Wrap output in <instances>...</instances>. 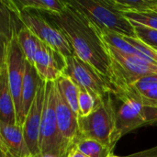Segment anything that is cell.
<instances>
[{"instance_id":"6da1fadb","label":"cell","mask_w":157,"mask_h":157,"mask_svg":"<svg viewBox=\"0 0 157 157\" xmlns=\"http://www.w3.org/2000/svg\"><path fill=\"white\" fill-rule=\"evenodd\" d=\"M45 16L66 37L75 54L109 80L110 55L102 30L67 1L65 9Z\"/></svg>"},{"instance_id":"7a4b0ae2","label":"cell","mask_w":157,"mask_h":157,"mask_svg":"<svg viewBox=\"0 0 157 157\" xmlns=\"http://www.w3.org/2000/svg\"><path fill=\"white\" fill-rule=\"evenodd\" d=\"M112 96L113 94H110L98 103L88 116L78 117L79 138L94 139L114 149L120 138L117 132L116 108Z\"/></svg>"},{"instance_id":"3957f363","label":"cell","mask_w":157,"mask_h":157,"mask_svg":"<svg viewBox=\"0 0 157 157\" xmlns=\"http://www.w3.org/2000/svg\"><path fill=\"white\" fill-rule=\"evenodd\" d=\"M113 96L121 101V106L116 109L117 132L120 139L140 127L157 124V106L142 101L125 88L117 89Z\"/></svg>"},{"instance_id":"277c9868","label":"cell","mask_w":157,"mask_h":157,"mask_svg":"<svg viewBox=\"0 0 157 157\" xmlns=\"http://www.w3.org/2000/svg\"><path fill=\"white\" fill-rule=\"evenodd\" d=\"M56 81L46 82L44 106L40 132V155L67 157L68 150L62 137L56 116Z\"/></svg>"},{"instance_id":"5b68a950","label":"cell","mask_w":157,"mask_h":157,"mask_svg":"<svg viewBox=\"0 0 157 157\" xmlns=\"http://www.w3.org/2000/svg\"><path fill=\"white\" fill-rule=\"evenodd\" d=\"M68 3L82 12L102 31L134 37V27L109 0H73Z\"/></svg>"},{"instance_id":"8992f818","label":"cell","mask_w":157,"mask_h":157,"mask_svg":"<svg viewBox=\"0 0 157 157\" xmlns=\"http://www.w3.org/2000/svg\"><path fill=\"white\" fill-rule=\"evenodd\" d=\"M108 49L111 60L109 82L115 91L117 88L133 84L142 77L157 75V63L137 55L121 52L109 45Z\"/></svg>"},{"instance_id":"52a82bcc","label":"cell","mask_w":157,"mask_h":157,"mask_svg":"<svg viewBox=\"0 0 157 157\" xmlns=\"http://www.w3.org/2000/svg\"><path fill=\"white\" fill-rule=\"evenodd\" d=\"M2 2L15 15L19 22L32 31L40 41L52 47L65 59L75 53L64 34L45 16H42L40 12L18 10L6 5L4 0H2Z\"/></svg>"},{"instance_id":"ba28073f","label":"cell","mask_w":157,"mask_h":157,"mask_svg":"<svg viewBox=\"0 0 157 157\" xmlns=\"http://www.w3.org/2000/svg\"><path fill=\"white\" fill-rule=\"evenodd\" d=\"M63 75L69 76L80 88L89 92L97 104L107 96L115 94V88L109 80L75 53L66 58Z\"/></svg>"},{"instance_id":"9c48e42d","label":"cell","mask_w":157,"mask_h":157,"mask_svg":"<svg viewBox=\"0 0 157 157\" xmlns=\"http://www.w3.org/2000/svg\"><path fill=\"white\" fill-rule=\"evenodd\" d=\"M17 31L8 42L1 43V57H5L7 65V74L9 85L14 99L17 125L22 126L21 117V98L24 82L25 62L26 58L20 49L17 38Z\"/></svg>"},{"instance_id":"30bf717a","label":"cell","mask_w":157,"mask_h":157,"mask_svg":"<svg viewBox=\"0 0 157 157\" xmlns=\"http://www.w3.org/2000/svg\"><path fill=\"white\" fill-rule=\"evenodd\" d=\"M45 90L46 82L43 81L38 89L33 104L22 125L24 138L32 157H38L40 155L39 143L45 98Z\"/></svg>"},{"instance_id":"8fae6325","label":"cell","mask_w":157,"mask_h":157,"mask_svg":"<svg viewBox=\"0 0 157 157\" xmlns=\"http://www.w3.org/2000/svg\"><path fill=\"white\" fill-rule=\"evenodd\" d=\"M66 59L41 41L34 58V67L44 82H55L63 75Z\"/></svg>"},{"instance_id":"7c38bea8","label":"cell","mask_w":157,"mask_h":157,"mask_svg":"<svg viewBox=\"0 0 157 157\" xmlns=\"http://www.w3.org/2000/svg\"><path fill=\"white\" fill-rule=\"evenodd\" d=\"M56 116L58 126L63 139L68 153L75 147V144L79 139L78 116L74 112L69 104L63 98L56 83Z\"/></svg>"},{"instance_id":"4fadbf2b","label":"cell","mask_w":157,"mask_h":157,"mask_svg":"<svg viewBox=\"0 0 157 157\" xmlns=\"http://www.w3.org/2000/svg\"><path fill=\"white\" fill-rule=\"evenodd\" d=\"M0 144L13 157H32L24 138L22 126L0 121Z\"/></svg>"},{"instance_id":"5bb4252c","label":"cell","mask_w":157,"mask_h":157,"mask_svg":"<svg viewBox=\"0 0 157 157\" xmlns=\"http://www.w3.org/2000/svg\"><path fill=\"white\" fill-rule=\"evenodd\" d=\"M0 121L8 124H17L5 57H0Z\"/></svg>"},{"instance_id":"9a60e30c","label":"cell","mask_w":157,"mask_h":157,"mask_svg":"<svg viewBox=\"0 0 157 157\" xmlns=\"http://www.w3.org/2000/svg\"><path fill=\"white\" fill-rule=\"evenodd\" d=\"M42 82L43 81L40 79V75H38L34 65L26 60L24 82H23V88H22V98H21V117L23 122L33 104L38 89Z\"/></svg>"},{"instance_id":"2e32d148","label":"cell","mask_w":157,"mask_h":157,"mask_svg":"<svg viewBox=\"0 0 157 157\" xmlns=\"http://www.w3.org/2000/svg\"><path fill=\"white\" fill-rule=\"evenodd\" d=\"M120 88L127 89L136 98L149 105L157 106V75L142 77L133 84Z\"/></svg>"},{"instance_id":"e0dca14e","label":"cell","mask_w":157,"mask_h":157,"mask_svg":"<svg viewBox=\"0 0 157 157\" xmlns=\"http://www.w3.org/2000/svg\"><path fill=\"white\" fill-rule=\"evenodd\" d=\"M6 5L18 10H31L37 12H45L58 14L63 12L67 6V1L59 0H18L5 1Z\"/></svg>"},{"instance_id":"ac0fdd59","label":"cell","mask_w":157,"mask_h":157,"mask_svg":"<svg viewBox=\"0 0 157 157\" xmlns=\"http://www.w3.org/2000/svg\"><path fill=\"white\" fill-rule=\"evenodd\" d=\"M16 38L26 60L33 64L36 52L39 50L41 41L32 31L23 25L17 30Z\"/></svg>"},{"instance_id":"d6986e66","label":"cell","mask_w":157,"mask_h":157,"mask_svg":"<svg viewBox=\"0 0 157 157\" xmlns=\"http://www.w3.org/2000/svg\"><path fill=\"white\" fill-rule=\"evenodd\" d=\"M74 148L88 157H108L113 151L104 144L90 138H79Z\"/></svg>"},{"instance_id":"ffe728a7","label":"cell","mask_w":157,"mask_h":157,"mask_svg":"<svg viewBox=\"0 0 157 157\" xmlns=\"http://www.w3.org/2000/svg\"><path fill=\"white\" fill-rule=\"evenodd\" d=\"M58 88L62 93L63 98L69 104L74 112L78 116L79 109H78V94H79V86L66 75H63L56 81Z\"/></svg>"},{"instance_id":"44dd1931","label":"cell","mask_w":157,"mask_h":157,"mask_svg":"<svg viewBox=\"0 0 157 157\" xmlns=\"http://www.w3.org/2000/svg\"><path fill=\"white\" fill-rule=\"evenodd\" d=\"M109 3L121 12H143L155 10L157 0H109Z\"/></svg>"},{"instance_id":"7402d4cb","label":"cell","mask_w":157,"mask_h":157,"mask_svg":"<svg viewBox=\"0 0 157 157\" xmlns=\"http://www.w3.org/2000/svg\"><path fill=\"white\" fill-rule=\"evenodd\" d=\"M132 24H139L150 29H157V11L148 10L143 12H121Z\"/></svg>"},{"instance_id":"603a6c76","label":"cell","mask_w":157,"mask_h":157,"mask_svg":"<svg viewBox=\"0 0 157 157\" xmlns=\"http://www.w3.org/2000/svg\"><path fill=\"white\" fill-rule=\"evenodd\" d=\"M132 25L134 27V37L157 52V29L139 24Z\"/></svg>"},{"instance_id":"cb8c5ba5","label":"cell","mask_w":157,"mask_h":157,"mask_svg":"<svg viewBox=\"0 0 157 157\" xmlns=\"http://www.w3.org/2000/svg\"><path fill=\"white\" fill-rule=\"evenodd\" d=\"M97 101L95 98L85 89L79 87L78 94V109L79 114L78 117H86L93 112L97 106Z\"/></svg>"},{"instance_id":"d4e9b609","label":"cell","mask_w":157,"mask_h":157,"mask_svg":"<svg viewBox=\"0 0 157 157\" xmlns=\"http://www.w3.org/2000/svg\"><path fill=\"white\" fill-rule=\"evenodd\" d=\"M127 157H157V145L151 149L142 151L136 154H132Z\"/></svg>"},{"instance_id":"484cf974","label":"cell","mask_w":157,"mask_h":157,"mask_svg":"<svg viewBox=\"0 0 157 157\" xmlns=\"http://www.w3.org/2000/svg\"><path fill=\"white\" fill-rule=\"evenodd\" d=\"M67 157H88V156L85 155L84 154H82L81 152H79L77 149L73 148V149L70 151V153L68 154Z\"/></svg>"},{"instance_id":"4316f807","label":"cell","mask_w":157,"mask_h":157,"mask_svg":"<svg viewBox=\"0 0 157 157\" xmlns=\"http://www.w3.org/2000/svg\"><path fill=\"white\" fill-rule=\"evenodd\" d=\"M108 157H122V156H117V155H114L113 154H111V155H109ZM126 157H127V156H126Z\"/></svg>"},{"instance_id":"83f0119b","label":"cell","mask_w":157,"mask_h":157,"mask_svg":"<svg viewBox=\"0 0 157 157\" xmlns=\"http://www.w3.org/2000/svg\"><path fill=\"white\" fill-rule=\"evenodd\" d=\"M155 10H156V11H157V6H156V8H155Z\"/></svg>"}]
</instances>
